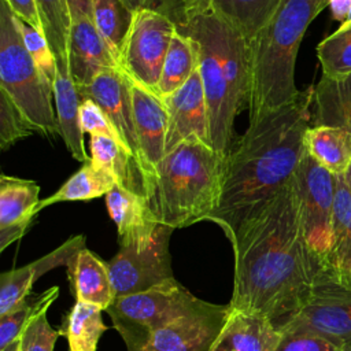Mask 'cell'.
Instances as JSON below:
<instances>
[{
	"mask_svg": "<svg viewBox=\"0 0 351 351\" xmlns=\"http://www.w3.org/2000/svg\"><path fill=\"white\" fill-rule=\"evenodd\" d=\"M53 99L59 123V134L62 136L64 145L70 155L78 162L89 160L85 143L84 130L80 122V106L81 95L75 85L69 64L58 63V74L53 81Z\"/></svg>",
	"mask_w": 351,
	"mask_h": 351,
	"instance_id": "603a6c76",
	"label": "cell"
},
{
	"mask_svg": "<svg viewBox=\"0 0 351 351\" xmlns=\"http://www.w3.org/2000/svg\"><path fill=\"white\" fill-rule=\"evenodd\" d=\"M173 229L160 225L154 244L136 251L119 247L118 254L108 262L115 299L143 292L173 276L169 240Z\"/></svg>",
	"mask_w": 351,
	"mask_h": 351,
	"instance_id": "8fae6325",
	"label": "cell"
},
{
	"mask_svg": "<svg viewBox=\"0 0 351 351\" xmlns=\"http://www.w3.org/2000/svg\"><path fill=\"white\" fill-rule=\"evenodd\" d=\"M58 296V287H52L40 295L30 293L8 313L0 315V348L14 341L40 311L51 307Z\"/></svg>",
	"mask_w": 351,
	"mask_h": 351,
	"instance_id": "1f68e13d",
	"label": "cell"
},
{
	"mask_svg": "<svg viewBox=\"0 0 351 351\" xmlns=\"http://www.w3.org/2000/svg\"><path fill=\"white\" fill-rule=\"evenodd\" d=\"M47 311H40L22 330L21 351H53L56 340L62 336L60 330L53 329L48 319Z\"/></svg>",
	"mask_w": 351,
	"mask_h": 351,
	"instance_id": "8d00e7d4",
	"label": "cell"
},
{
	"mask_svg": "<svg viewBox=\"0 0 351 351\" xmlns=\"http://www.w3.org/2000/svg\"><path fill=\"white\" fill-rule=\"evenodd\" d=\"M344 177H346V181H347L348 188H350V192H351V166H350V169L347 170V173L344 174Z\"/></svg>",
	"mask_w": 351,
	"mask_h": 351,
	"instance_id": "7dc6e473",
	"label": "cell"
},
{
	"mask_svg": "<svg viewBox=\"0 0 351 351\" xmlns=\"http://www.w3.org/2000/svg\"><path fill=\"white\" fill-rule=\"evenodd\" d=\"M295 182L306 243L325 265L332 244L335 176L304 152L295 173Z\"/></svg>",
	"mask_w": 351,
	"mask_h": 351,
	"instance_id": "30bf717a",
	"label": "cell"
},
{
	"mask_svg": "<svg viewBox=\"0 0 351 351\" xmlns=\"http://www.w3.org/2000/svg\"><path fill=\"white\" fill-rule=\"evenodd\" d=\"M211 11V0H167L166 15L182 29L197 15Z\"/></svg>",
	"mask_w": 351,
	"mask_h": 351,
	"instance_id": "ab89813d",
	"label": "cell"
},
{
	"mask_svg": "<svg viewBox=\"0 0 351 351\" xmlns=\"http://www.w3.org/2000/svg\"><path fill=\"white\" fill-rule=\"evenodd\" d=\"M314 86L254 123L225 159L221 195L208 221L230 241L240 225L267 204L295 176L306 152Z\"/></svg>",
	"mask_w": 351,
	"mask_h": 351,
	"instance_id": "7a4b0ae2",
	"label": "cell"
},
{
	"mask_svg": "<svg viewBox=\"0 0 351 351\" xmlns=\"http://www.w3.org/2000/svg\"><path fill=\"white\" fill-rule=\"evenodd\" d=\"M197 69L199 55L195 40L177 30L162 67L158 84L159 96L165 97L180 89Z\"/></svg>",
	"mask_w": 351,
	"mask_h": 351,
	"instance_id": "83f0119b",
	"label": "cell"
},
{
	"mask_svg": "<svg viewBox=\"0 0 351 351\" xmlns=\"http://www.w3.org/2000/svg\"><path fill=\"white\" fill-rule=\"evenodd\" d=\"M225 159L195 137L166 152L151 180L148 197L158 222L176 230L208 221L219 200Z\"/></svg>",
	"mask_w": 351,
	"mask_h": 351,
	"instance_id": "5b68a950",
	"label": "cell"
},
{
	"mask_svg": "<svg viewBox=\"0 0 351 351\" xmlns=\"http://www.w3.org/2000/svg\"><path fill=\"white\" fill-rule=\"evenodd\" d=\"M167 108L166 152L188 138H199L211 145L204 89L199 69L176 92L162 97Z\"/></svg>",
	"mask_w": 351,
	"mask_h": 351,
	"instance_id": "5bb4252c",
	"label": "cell"
},
{
	"mask_svg": "<svg viewBox=\"0 0 351 351\" xmlns=\"http://www.w3.org/2000/svg\"><path fill=\"white\" fill-rule=\"evenodd\" d=\"M340 27H343V29H346V27H351V10H350V12H348L347 19L340 25Z\"/></svg>",
	"mask_w": 351,
	"mask_h": 351,
	"instance_id": "bcb514c9",
	"label": "cell"
},
{
	"mask_svg": "<svg viewBox=\"0 0 351 351\" xmlns=\"http://www.w3.org/2000/svg\"><path fill=\"white\" fill-rule=\"evenodd\" d=\"M90 160L111 174L118 186L148 200L149 178L122 141L108 136H92Z\"/></svg>",
	"mask_w": 351,
	"mask_h": 351,
	"instance_id": "7402d4cb",
	"label": "cell"
},
{
	"mask_svg": "<svg viewBox=\"0 0 351 351\" xmlns=\"http://www.w3.org/2000/svg\"><path fill=\"white\" fill-rule=\"evenodd\" d=\"M328 7L330 8L332 18L343 23L351 10V0H328Z\"/></svg>",
	"mask_w": 351,
	"mask_h": 351,
	"instance_id": "ee69618b",
	"label": "cell"
},
{
	"mask_svg": "<svg viewBox=\"0 0 351 351\" xmlns=\"http://www.w3.org/2000/svg\"><path fill=\"white\" fill-rule=\"evenodd\" d=\"M78 90L82 100L92 99L99 104V107L104 111L112 126L119 133L122 143L128 147V149L144 169L133 119L129 77L121 69H110L100 73L90 85L78 88Z\"/></svg>",
	"mask_w": 351,
	"mask_h": 351,
	"instance_id": "4fadbf2b",
	"label": "cell"
},
{
	"mask_svg": "<svg viewBox=\"0 0 351 351\" xmlns=\"http://www.w3.org/2000/svg\"><path fill=\"white\" fill-rule=\"evenodd\" d=\"M322 75L341 77L351 74V27H339L317 47Z\"/></svg>",
	"mask_w": 351,
	"mask_h": 351,
	"instance_id": "836d02e7",
	"label": "cell"
},
{
	"mask_svg": "<svg viewBox=\"0 0 351 351\" xmlns=\"http://www.w3.org/2000/svg\"><path fill=\"white\" fill-rule=\"evenodd\" d=\"M11 11L25 23L40 30L44 34V26L41 22L40 11L36 0H4Z\"/></svg>",
	"mask_w": 351,
	"mask_h": 351,
	"instance_id": "60d3db41",
	"label": "cell"
},
{
	"mask_svg": "<svg viewBox=\"0 0 351 351\" xmlns=\"http://www.w3.org/2000/svg\"><path fill=\"white\" fill-rule=\"evenodd\" d=\"M80 122L84 133L92 136H108L119 141L121 136L112 126L104 111L92 99H84L80 106Z\"/></svg>",
	"mask_w": 351,
	"mask_h": 351,
	"instance_id": "74e56055",
	"label": "cell"
},
{
	"mask_svg": "<svg viewBox=\"0 0 351 351\" xmlns=\"http://www.w3.org/2000/svg\"><path fill=\"white\" fill-rule=\"evenodd\" d=\"M228 311L229 306L207 303L154 332L140 351H208Z\"/></svg>",
	"mask_w": 351,
	"mask_h": 351,
	"instance_id": "7c38bea8",
	"label": "cell"
},
{
	"mask_svg": "<svg viewBox=\"0 0 351 351\" xmlns=\"http://www.w3.org/2000/svg\"><path fill=\"white\" fill-rule=\"evenodd\" d=\"M306 152L333 176L351 166V133L339 126L311 125L304 134Z\"/></svg>",
	"mask_w": 351,
	"mask_h": 351,
	"instance_id": "484cf974",
	"label": "cell"
},
{
	"mask_svg": "<svg viewBox=\"0 0 351 351\" xmlns=\"http://www.w3.org/2000/svg\"><path fill=\"white\" fill-rule=\"evenodd\" d=\"M328 7L326 0H281L248 44V123L293 101L302 90L295 84V64L308 25Z\"/></svg>",
	"mask_w": 351,
	"mask_h": 351,
	"instance_id": "277c9868",
	"label": "cell"
},
{
	"mask_svg": "<svg viewBox=\"0 0 351 351\" xmlns=\"http://www.w3.org/2000/svg\"><path fill=\"white\" fill-rule=\"evenodd\" d=\"M274 351H344L337 344L307 332H282Z\"/></svg>",
	"mask_w": 351,
	"mask_h": 351,
	"instance_id": "f35d334b",
	"label": "cell"
},
{
	"mask_svg": "<svg viewBox=\"0 0 351 351\" xmlns=\"http://www.w3.org/2000/svg\"><path fill=\"white\" fill-rule=\"evenodd\" d=\"M16 23H18V29L21 32L23 44H25L29 55L32 56V59L36 63V66L38 67V70L44 74V77L53 86V81L58 74V62H56L55 53L51 49L48 40L40 30L25 23L18 16H16Z\"/></svg>",
	"mask_w": 351,
	"mask_h": 351,
	"instance_id": "d590c367",
	"label": "cell"
},
{
	"mask_svg": "<svg viewBox=\"0 0 351 351\" xmlns=\"http://www.w3.org/2000/svg\"><path fill=\"white\" fill-rule=\"evenodd\" d=\"M67 277L75 302L107 310L115 300L108 262L82 247L67 262Z\"/></svg>",
	"mask_w": 351,
	"mask_h": 351,
	"instance_id": "44dd1931",
	"label": "cell"
},
{
	"mask_svg": "<svg viewBox=\"0 0 351 351\" xmlns=\"http://www.w3.org/2000/svg\"><path fill=\"white\" fill-rule=\"evenodd\" d=\"M101 311L95 304L74 303L59 329L62 336L67 339L70 351H97L99 340L107 330Z\"/></svg>",
	"mask_w": 351,
	"mask_h": 351,
	"instance_id": "f546056e",
	"label": "cell"
},
{
	"mask_svg": "<svg viewBox=\"0 0 351 351\" xmlns=\"http://www.w3.org/2000/svg\"><path fill=\"white\" fill-rule=\"evenodd\" d=\"M48 40L58 63H67V43L70 34V15L66 0H36Z\"/></svg>",
	"mask_w": 351,
	"mask_h": 351,
	"instance_id": "d6a6232c",
	"label": "cell"
},
{
	"mask_svg": "<svg viewBox=\"0 0 351 351\" xmlns=\"http://www.w3.org/2000/svg\"><path fill=\"white\" fill-rule=\"evenodd\" d=\"M280 3L281 0H211V11L232 25L248 43Z\"/></svg>",
	"mask_w": 351,
	"mask_h": 351,
	"instance_id": "f1b7e54d",
	"label": "cell"
},
{
	"mask_svg": "<svg viewBox=\"0 0 351 351\" xmlns=\"http://www.w3.org/2000/svg\"><path fill=\"white\" fill-rule=\"evenodd\" d=\"M133 119L144 169L151 180L166 155L167 108L162 96L136 84L129 78ZM149 197V196H148Z\"/></svg>",
	"mask_w": 351,
	"mask_h": 351,
	"instance_id": "9a60e30c",
	"label": "cell"
},
{
	"mask_svg": "<svg viewBox=\"0 0 351 351\" xmlns=\"http://www.w3.org/2000/svg\"><path fill=\"white\" fill-rule=\"evenodd\" d=\"M207 303L171 277L143 292L115 299L106 311L128 351H140L154 332Z\"/></svg>",
	"mask_w": 351,
	"mask_h": 351,
	"instance_id": "52a82bcc",
	"label": "cell"
},
{
	"mask_svg": "<svg viewBox=\"0 0 351 351\" xmlns=\"http://www.w3.org/2000/svg\"><path fill=\"white\" fill-rule=\"evenodd\" d=\"M106 206L117 225L119 247L144 251L154 244L162 223L145 197L115 185L106 195Z\"/></svg>",
	"mask_w": 351,
	"mask_h": 351,
	"instance_id": "2e32d148",
	"label": "cell"
},
{
	"mask_svg": "<svg viewBox=\"0 0 351 351\" xmlns=\"http://www.w3.org/2000/svg\"><path fill=\"white\" fill-rule=\"evenodd\" d=\"M0 89L12 99L37 133H59L52 106L53 86L29 55L16 16L4 0L0 4Z\"/></svg>",
	"mask_w": 351,
	"mask_h": 351,
	"instance_id": "8992f818",
	"label": "cell"
},
{
	"mask_svg": "<svg viewBox=\"0 0 351 351\" xmlns=\"http://www.w3.org/2000/svg\"><path fill=\"white\" fill-rule=\"evenodd\" d=\"M33 133H37L36 128L12 99L0 89V148L5 151Z\"/></svg>",
	"mask_w": 351,
	"mask_h": 351,
	"instance_id": "e575fe53",
	"label": "cell"
},
{
	"mask_svg": "<svg viewBox=\"0 0 351 351\" xmlns=\"http://www.w3.org/2000/svg\"><path fill=\"white\" fill-rule=\"evenodd\" d=\"M326 3H328V0H326Z\"/></svg>",
	"mask_w": 351,
	"mask_h": 351,
	"instance_id": "c3c4849f",
	"label": "cell"
},
{
	"mask_svg": "<svg viewBox=\"0 0 351 351\" xmlns=\"http://www.w3.org/2000/svg\"><path fill=\"white\" fill-rule=\"evenodd\" d=\"M230 244L234 281L229 307L262 314L281 332L308 300L324 266L304 239L295 176L240 225Z\"/></svg>",
	"mask_w": 351,
	"mask_h": 351,
	"instance_id": "6da1fadb",
	"label": "cell"
},
{
	"mask_svg": "<svg viewBox=\"0 0 351 351\" xmlns=\"http://www.w3.org/2000/svg\"><path fill=\"white\" fill-rule=\"evenodd\" d=\"M197 45L211 147L226 156L234 144L236 115L248 104L247 40L213 11L197 15L178 30Z\"/></svg>",
	"mask_w": 351,
	"mask_h": 351,
	"instance_id": "3957f363",
	"label": "cell"
},
{
	"mask_svg": "<svg viewBox=\"0 0 351 351\" xmlns=\"http://www.w3.org/2000/svg\"><path fill=\"white\" fill-rule=\"evenodd\" d=\"M281 336L282 333L265 315L229 307L226 319L208 351H274Z\"/></svg>",
	"mask_w": 351,
	"mask_h": 351,
	"instance_id": "d6986e66",
	"label": "cell"
},
{
	"mask_svg": "<svg viewBox=\"0 0 351 351\" xmlns=\"http://www.w3.org/2000/svg\"><path fill=\"white\" fill-rule=\"evenodd\" d=\"M282 332L314 333L350 351L351 287L340 282L326 266H322L315 276L308 300Z\"/></svg>",
	"mask_w": 351,
	"mask_h": 351,
	"instance_id": "ba28073f",
	"label": "cell"
},
{
	"mask_svg": "<svg viewBox=\"0 0 351 351\" xmlns=\"http://www.w3.org/2000/svg\"><path fill=\"white\" fill-rule=\"evenodd\" d=\"M134 12L140 10H155L166 15L167 0H123Z\"/></svg>",
	"mask_w": 351,
	"mask_h": 351,
	"instance_id": "7bdbcfd3",
	"label": "cell"
},
{
	"mask_svg": "<svg viewBox=\"0 0 351 351\" xmlns=\"http://www.w3.org/2000/svg\"><path fill=\"white\" fill-rule=\"evenodd\" d=\"M0 351H21V337L18 336L14 341H11L5 347L0 348Z\"/></svg>",
	"mask_w": 351,
	"mask_h": 351,
	"instance_id": "f6af8a7d",
	"label": "cell"
},
{
	"mask_svg": "<svg viewBox=\"0 0 351 351\" xmlns=\"http://www.w3.org/2000/svg\"><path fill=\"white\" fill-rule=\"evenodd\" d=\"M70 21L92 19L93 21V0H66Z\"/></svg>",
	"mask_w": 351,
	"mask_h": 351,
	"instance_id": "b9f144b4",
	"label": "cell"
},
{
	"mask_svg": "<svg viewBox=\"0 0 351 351\" xmlns=\"http://www.w3.org/2000/svg\"><path fill=\"white\" fill-rule=\"evenodd\" d=\"M40 186L33 180L0 177V251L19 240L30 228L40 203Z\"/></svg>",
	"mask_w": 351,
	"mask_h": 351,
	"instance_id": "ac0fdd59",
	"label": "cell"
},
{
	"mask_svg": "<svg viewBox=\"0 0 351 351\" xmlns=\"http://www.w3.org/2000/svg\"><path fill=\"white\" fill-rule=\"evenodd\" d=\"M82 247H85V236L77 234L34 262L4 271L0 277V315L8 313L14 306L33 293V284L43 274L55 267L66 266L69 259Z\"/></svg>",
	"mask_w": 351,
	"mask_h": 351,
	"instance_id": "ffe728a7",
	"label": "cell"
},
{
	"mask_svg": "<svg viewBox=\"0 0 351 351\" xmlns=\"http://www.w3.org/2000/svg\"><path fill=\"white\" fill-rule=\"evenodd\" d=\"M176 32L177 26L167 15L155 10L136 11L118 59L121 70L136 84L158 93L162 67Z\"/></svg>",
	"mask_w": 351,
	"mask_h": 351,
	"instance_id": "9c48e42d",
	"label": "cell"
},
{
	"mask_svg": "<svg viewBox=\"0 0 351 351\" xmlns=\"http://www.w3.org/2000/svg\"><path fill=\"white\" fill-rule=\"evenodd\" d=\"M311 125L339 126L351 133V74L322 75L313 92Z\"/></svg>",
	"mask_w": 351,
	"mask_h": 351,
	"instance_id": "d4e9b609",
	"label": "cell"
},
{
	"mask_svg": "<svg viewBox=\"0 0 351 351\" xmlns=\"http://www.w3.org/2000/svg\"><path fill=\"white\" fill-rule=\"evenodd\" d=\"M324 266L351 287V192L344 174L335 176L332 244Z\"/></svg>",
	"mask_w": 351,
	"mask_h": 351,
	"instance_id": "cb8c5ba5",
	"label": "cell"
},
{
	"mask_svg": "<svg viewBox=\"0 0 351 351\" xmlns=\"http://www.w3.org/2000/svg\"><path fill=\"white\" fill-rule=\"evenodd\" d=\"M133 16L134 11L123 0H93V23L117 62Z\"/></svg>",
	"mask_w": 351,
	"mask_h": 351,
	"instance_id": "4dcf8cb0",
	"label": "cell"
},
{
	"mask_svg": "<svg viewBox=\"0 0 351 351\" xmlns=\"http://www.w3.org/2000/svg\"><path fill=\"white\" fill-rule=\"evenodd\" d=\"M67 64L78 88H85L103 71L121 69L92 19L71 22L67 43Z\"/></svg>",
	"mask_w": 351,
	"mask_h": 351,
	"instance_id": "e0dca14e",
	"label": "cell"
},
{
	"mask_svg": "<svg viewBox=\"0 0 351 351\" xmlns=\"http://www.w3.org/2000/svg\"><path fill=\"white\" fill-rule=\"evenodd\" d=\"M350 351H351V350H350Z\"/></svg>",
	"mask_w": 351,
	"mask_h": 351,
	"instance_id": "681fc988",
	"label": "cell"
},
{
	"mask_svg": "<svg viewBox=\"0 0 351 351\" xmlns=\"http://www.w3.org/2000/svg\"><path fill=\"white\" fill-rule=\"evenodd\" d=\"M117 185L114 177L106 170L95 166L89 158L84 166L74 173L53 195L40 200L37 213L43 208L62 202H84L106 196Z\"/></svg>",
	"mask_w": 351,
	"mask_h": 351,
	"instance_id": "4316f807",
	"label": "cell"
}]
</instances>
